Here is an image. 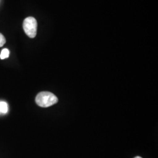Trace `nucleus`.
<instances>
[{"mask_svg":"<svg viewBox=\"0 0 158 158\" xmlns=\"http://www.w3.org/2000/svg\"><path fill=\"white\" fill-rule=\"evenodd\" d=\"M35 102L40 107H49L56 104L58 102V98L51 92L42 91L38 94L35 98Z\"/></svg>","mask_w":158,"mask_h":158,"instance_id":"nucleus-1","label":"nucleus"},{"mask_svg":"<svg viewBox=\"0 0 158 158\" xmlns=\"http://www.w3.org/2000/svg\"><path fill=\"white\" fill-rule=\"evenodd\" d=\"M38 23L34 17L26 18L23 22V29L27 35L31 38H34L37 34Z\"/></svg>","mask_w":158,"mask_h":158,"instance_id":"nucleus-2","label":"nucleus"},{"mask_svg":"<svg viewBox=\"0 0 158 158\" xmlns=\"http://www.w3.org/2000/svg\"><path fill=\"white\" fill-rule=\"evenodd\" d=\"M8 105L6 102H0V113L6 114L8 112Z\"/></svg>","mask_w":158,"mask_h":158,"instance_id":"nucleus-3","label":"nucleus"},{"mask_svg":"<svg viewBox=\"0 0 158 158\" xmlns=\"http://www.w3.org/2000/svg\"><path fill=\"white\" fill-rule=\"evenodd\" d=\"M10 55V51L7 49H2L1 54H0V59H5L6 58H8Z\"/></svg>","mask_w":158,"mask_h":158,"instance_id":"nucleus-4","label":"nucleus"},{"mask_svg":"<svg viewBox=\"0 0 158 158\" xmlns=\"http://www.w3.org/2000/svg\"><path fill=\"white\" fill-rule=\"evenodd\" d=\"M6 43V40L4 36L0 33V47H2L5 45Z\"/></svg>","mask_w":158,"mask_h":158,"instance_id":"nucleus-5","label":"nucleus"},{"mask_svg":"<svg viewBox=\"0 0 158 158\" xmlns=\"http://www.w3.org/2000/svg\"><path fill=\"white\" fill-rule=\"evenodd\" d=\"M142 158L141 157H140V156H136L135 158Z\"/></svg>","mask_w":158,"mask_h":158,"instance_id":"nucleus-6","label":"nucleus"}]
</instances>
